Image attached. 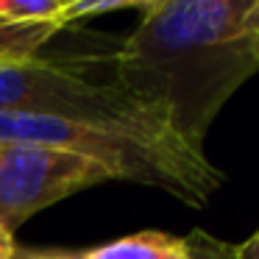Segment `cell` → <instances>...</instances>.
I'll return each mask as SVG.
<instances>
[{
	"label": "cell",
	"mask_w": 259,
	"mask_h": 259,
	"mask_svg": "<svg viewBox=\"0 0 259 259\" xmlns=\"http://www.w3.org/2000/svg\"><path fill=\"white\" fill-rule=\"evenodd\" d=\"M190 259H240V242H229L209 234L203 229H192L184 237Z\"/></svg>",
	"instance_id": "8"
},
{
	"label": "cell",
	"mask_w": 259,
	"mask_h": 259,
	"mask_svg": "<svg viewBox=\"0 0 259 259\" xmlns=\"http://www.w3.org/2000/svg\"><path fill=\"white\" fill-rule=\"evenodd\" d=\"M140 14L109 56L112 81L203 148L218 112L259 73V0H148Z\"/></svg>",
	"instance_id": "1"
},
{
	"label": "cell",
	"mask_w": 259,
	"mask_h": 259,
	"mask_svg": "<svg viewBox=\"0 0 259 259\" xmlns=\"http://www.w3.org/2000/svg\"><path fill=\"white\" fill-rule=\"evenodd\" d=\"M12 259H81V251H70V248H28L17 245Z\"/></svg>",
	"instance_id": "10"
},
{
	"label": "cell",
	"mask_w": 259,
	"mask_h": 259,
	"mask_svg": "<svg viewBox=\"0 0 259 259\" xmlns=\"http://www.w3.org/2000/svg\"><path fill=\"white\" fill-rule=\"evenodd\" d=\"M67 0H0V20L14 25H64Z\"/></svg>",
	"instance_id": "7"
},
{
	"label": "cell",
	"mask_w": 259,
	"mask_h": 259,
	"mask_svg": "<svg viewBox=\"0 0 259 259\" xmlns=\"http://www.w3.org/2000/svg\"><path fill=\"white\" fill-rule=\"evenodd\" d=\"M0 112L48 114L156 140H184L156 103L131 95L112 78L95 81L84 70L42 56L0 62Z\"/></svg>",
	"instance_id": "3"
},
{
	"label": "cell",
	"mask_w": 259,
	"mask_h": 259,
	"mask_svg": "<svg viewBox=\"0 0 259 259\" xmlns=\"http://www.w3.org/2000/svg\"><path fill=\"white\" fill-rule=\"evenodd\" d=\"M240 259H259V229L245 242H240Z\"/></svg>",
	"instance_id": "12"
},
{
	"label": "cell",
	"mask_w": 259,
	"mask_h": 259,
	"mask_svg": "<svg viewBox=\"0 0 259 259\" xmlns=\"http://www.w3.org/2000/svg\"><path fill=\"white\" fill-rule=\"evenodd\" d=\"M81 259H190L184 237L164 231H137L120 240L84 248Z\"/></svg>",
	"instance_id": "5"
},
{
	"label": "cell",
	"mask_w": 259,
	"mask_h": 259,
	"mask_svg": "<svg viewBox=\"0 0 259 259\" xmlns=\"http://www.w3.org/2000/svg\"><path fill=\"white\" fill-rule=\"evenodd\" d=\"M0 142H28L73 151L106 164L114 179L156 187L198 209L206 206L226 181V173L209 162L203 148H195L187 140H156L48 114L0 112Z\"/></svg>",
	"instance_id": "2"
},
{
	"label": "cell",
	"mask_w": 259,
	"mask_h": 259,
	"mask_svg": "<svg viewBox=\"0 0 259 259\" xmlns=\"http://www.w3.org/2000/svg\"><path fill=\"white\" fill-rule=\"evenodd\" d=\"M103 181H114V173L95 159L48 145L0 142V226L14 234L36 212Z\"/></svg>",
	"instance_id": "4"
},
{
	"label": "cell",
	"mask_w": 259,
	"mask_h": 259,
	"mask_svg": "<svg viewBox=\"0 0 259 259\" xmlns=\"http://www.w3.org/2000/svg\"><path fill=\"white\" fill-rule=\"evenodd\" d=\"M148 0H67V14H64V25L81 23L87 17H98V14H112V12H125V9H137L145 12Z\"/></svg>",
	"instance_id": "9"
},
{
	"label": "cell",
	"mask_w": 259,
	"mask_h": 259,
	"mask_svg": "<svg viewBox=\"0 0 259 259\" xmlns=\"http://www.w3.org/2000/svg\"><path fill=\"white\" fill-rule=\"evenodd\" d=\"M59 25H14L0 20V62L34 59L59 34Z\"/></svg>",
	"instance_id": "6"
},
{
	"label": "cell",
	"mask_w": 259,
	"mask_h": 259,
	"mask_svg": "<svg viewBox=\"0 0 259 259\" xmlns=\"http://www.w3.org/2000/svg\"><path fill=\"white\" fill-rule=\"evenodd\" d=\"M14 251H17V240H14V234L0 226V259H12Z\"/></svg>",
	"instance_id": "11"
}]
</instances>
